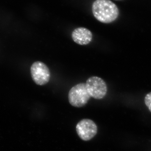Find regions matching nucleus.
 I'll return each mask as SVG.
<instances>
[{"label":"nucleus","instance_id":"nucleus-1","mask_svg":"<svg viewBox=\"0 0 151 151\" xmlns=\"http://www.w3.org/2000/svg\"><path fill=\"white\" fill-rule=\"evenodd\" d=\"M93 16L98 21L105 24L111 23L119 16L118 6L111 0H96L92 4Z\"/></svg>","mask_w":151,"mask_h":151},{"label":"nucleus","instance_id":"nucleus-2","mask_svg":"<svg viewBox=\"0 0 151 151\" xmlns=\"http://www.w3.org/2000/svg\"><path fill=\"white\" fill-rule=\"evenodd\" d=\"M90 97L86 88V83H81L73 86L68 93L69 103L73 107H83L90 99Z\"/></svg>","mask_w":151,"mask_h":151},{"label":"nucleus","instance_id":"nucleus-3","mask_svg":"<svg viewBox=\"0 0 151 151\" xmlns=\"http://www.w3.org/2000/svg\"><path fill=\"white\" fill-rule=\"evenodd\" d=\"M86 85L90 97L94 99H103L107 94L108 88L104 80L97 76L89 77L86 81Z\"/></svg>","mask_w":151,"mask_h":151},{"label":"nucleus","instance_id":"nucleus-4","mask_svg":"<svg viewBox=\"0 0 151 151\" xmlns=\"http://www.w3.org/2000/svg\"><path fill=\"white\" fill-rule=\"evenodd\" d=\"M30 71L33 80L37 85H45L50 81V71L43 63L40 61L34 63L31 67Z\"/></svg>","mask_w":151,"mask_h":151},{"label":"nucleus","instance_id":"nucleus-5","mask_svg":"<svg viewBox=\"0 0 151 151\" xmlns=\"http://www.w3.org/2000/svg\"><path fill=\"white\" fill-rule=\"evenodd\" d=\"M76 132L82 140H90L97 134V127L92 120L84 119L78 122L76 126Z\"/></svg>","mask_w":151,"mask_h":151},{"label":"nucleus","instance_id":"nucleus-6","mask_svg":"<svg viewBox=\"0 0 151 151\" xmlns=\"http://www.w3.org/2000/svg\"><path fill=\"white\" fill-rule=\"evenodd\" d=\"M72 39L76 43L80 45H86L91 42L92 39V32L86 28H77L73 31L71 35Z\"/></svg>","mask_w":151,"mask_h":151},{"label":"nucleus","instance_id":"nucleus-7","mask_svg":"<svg viewBox=\"0 0 151 151\" xmlns=\"http://www.w3.org/2000/svg\"><path fill=\"white\" fill-rule=\"evenodd\" d=\"M145 101L146 105L151 112V92L146 95L145 97Z\"/></svg>","mask_w":151,"mask_h":151},{"label":"nucleus","instance_id":"nucleus-8","mask_svg":"<svg viewBox=\"0 0 151 151\" xmlns=\"http://www.w3.org/2000/svg\"><path fill=\"white\" fill-rule=\"evenodd\" d=\"M115 1H122V0H115Z\"/></svg>","mask_w":151,"mask_h":151}]
</instances>
